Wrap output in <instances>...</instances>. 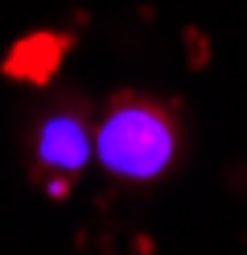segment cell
<instances>
[{
	"label": "cell",
	"mask_w": 247,
	"mask_h": 255,
	"mask_svg": "<svg viewBox=\"0 0 247 255\" xmlns=\"http://www.w3.org/2000/svg\"><path fill=\"white\" fill-rule=\"evenodd\" d=\"M95 152L120 181H153L177 156V120L157 99L120 95L95 128Z\"/></svg>",
	"instance_id": "cell-1"
},
{
	"label": "cell",
	"mask_w": 247,
	"mask_h": 255,
	"mask_svg": "<svg viewBox=\"0 0 247 255\" xmlns=\"http://www.w3.org/2000/svg\"><path fill=\"white\" fill-rule=\"evenodd\" d=\"M91 144L95 136H91L82 103H62L33 128V173L74 181V173H82V165L91 156Z\"/></svg>",
	"instance_id": "cell-2"
},
{
	"label": "cell",
	"mask_w": 247,
	"mask_h": 255,
	"mask_svg": "<svg viewBox=\"0 0 247 255\" xmlns=\"http://www.w3.org/2000/svg\"><path fill=\"white\" fill-rule=\"evenodd\" d=\"M66 50H70V37L62 33H29L8 50L4 74L16 78V83H49L62 70Z\"/></svg>",
	"instance_id": "cell-3"
}]
</instances>
